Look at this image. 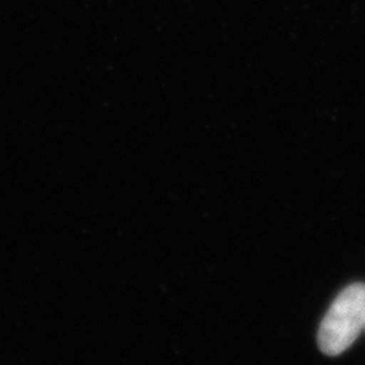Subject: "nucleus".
I'll list each match as a JSON object with an SVG mask.
<instances>
[{
	"instance_id": "f257e3e1",
	"label": "nucleus",
	"mask_w": 365,
	"mask_h": 365,
	"mask_svg": "<svg viewBox=\"0 0 365 365\" xmlns=\"http://www.w3.org/2000/svg\"><path fill=\"white\" fill-rule=\"evenodd\" d=\"M365 330V284L344 288L331 303L318 330V346L327 356L348 351Z\"/></svg>"
}]
</instances>
